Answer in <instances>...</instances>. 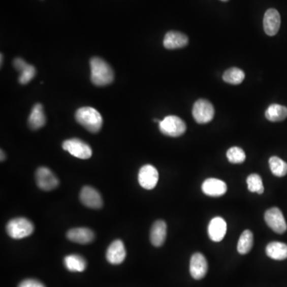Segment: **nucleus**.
Returning <instances> with one entry per match:
<instances>
[{
    "label": "nucleus",
    "instance_id": "obj_1",
    "mask_svg": "<svg viewBox=\"0 0 287 287\" xmlns=\"http://www.w3.org/2000/svg\"><path fill=\"white\" fill-rule=\"evenodd\" d=\"M91 81L98 86L110 85L114 79L113 69L101 57H92L90 60Z\"/></svg>",
    "mask_w": 287,
    "mask_h": 287
},
{
    "label": "nucleus",
    "instance_id": "obj_2",
    "mask_svg": "<svg viewBox=\"0 0 287 287\" xmlns=\"http://www.w3.org/2000/svg\"><path fill=\"white\" fill-rule=\"evenodd\" d=\"M75 119L85 130L92 134L100 131L103 124L102 115L94 108L82 107L77 110Z\"/></svg>",
    "mask_w": 287,
    "mask_h": 287
},
{
    "label": "nucleus",
    "instance_id": "obj_3",
    "mask_svg": "<svg viewBox=\"0 0 287 287\" xmlns=\"http://www.w3.org/2000/svg\"><path fill=\"white\" fill-rule=\"evenodd\" d=\"M35 231V227L31 221L19 217L11 219L7 225V232L12 239H20L30 236Z\"/></svg>",
    "mask_w": 287,
    "mask_h": 287
},
{
    "label": "nucleus",
    "instance_id": "obj_4",
    "mask_svg": "<svg viewBox=\"0 0 287 287\" xmlns=\"http://www.w3.org/2000/svg\"><path fill=\"white\" fill-rule=\"evenodd\" d=\"M159 126L160 130L164 135L172 137H180L185 133L187 129L184 121L173 115L167 116L164 120H161Z\"/></svg>",
    "mask_w": 287,
    "mask_h": 287
},
{
    "label": "nucleus",
    "instance_id": "obj_5",
    "mask_svg": "<svg viewBox=\"0 0 287 287\" xmlns=\"http://www.w3.org/2000/svg\"><path fill=\"white\" fill-rule=\"evenodd\" d=\"M193 115L195 120L199 124H207L212 120L215 116L213 105L209 101L200 99L195 102Z\"/></svg>",
    "mask_w": 287,
    "mask_h": 287
},
{
    "label": "nucleus",
    "instance_id": "obj_6",
    "mask_svg": "<svg viewBox=\"0 0 287 287\" xmlns=\"http://www.w3.org/2000/svg\"><path fill=\"white\" fill-rule=\"evenodd\" d=\"M62 148L72 156L78 159H89L92 156L93 152L88 144L78 138L67 140L62 143Z\"/></svg>",
    "mask_w": 287,
    "mask_h": 287
},
{
    "label": "nucleus",
    "instance_id": "obj_7",
    "mask_svg": "<svg viewBox=\"0 0 287 287\" xmlns=\"http://www.w3.org/2000/svg\"><path fill=\"white\" fill-rule=\"evenodd\" d=\"M36 180L39 188L43 191H52L59 185L57 176L48 168H39L36 171Z\"/></svg>",
    "mask_w": 287,
    "mask_h": 287
},
{
    "label": "nucleus",
    "instance_id": "obj_8",
    "mask_svg": "<svg viewBox=\"0 0 287 287\" xmlns=\"http://www.w3.org/2000/svg\"><path fill=\"white\" fill-rule=\"evenodd\" d=\"M267 225L269 228L278 234H283L286 232L287 225L282 211L278 208H272L267 210L264 215Z\"/></svg>",
    "mask_w": 287,
    "mask_h": 287
},
{
    "label": "nucleus",
    "instance_id": "obj_9",
    "mask_svg": "<svg viewBox=\"0 0 287 287\" xmlns=\"http://www.w3.org/2000/svg\"><path fill=\"white\" fill-rule=\"evenodd\" d=\"M159 180L157 169L151 165H144L140 169L138 181L140 185L147 190H152L156 187Z\"/></svg>",
    "mask_w": 287,
    "mask_h": 287
},
{
    "label": "nucleus",
    "instance_id": "obj_10",
    "mask_svg": "<svg viewBox=\"0 0 287 287\" xmlns=\"http://www.w3.org/2000/svg\"><path fill=\"white\" fill-rule=\"evenodd\" d=\"M80 200L84 205L93 209H99L103 205L100 193L90 186H85L80 193Z\"/></svg>",
    "mask_w": 287,
    "mask_h": 287
},
{
    "label": "nucleus",
    "instance_id": "obj_11",
    "mask_svg": "<svg viewBox=\"0 0 287 287\" xmlns=\"http://www.w3.org/2000/svg\"><path fill=\"white\" fill-rule=\"evenodd\" d=\"M208 262L201 253H195L190 261V273L194 279H202L208 272Z\"/></svg>",
    "mask_w": 287,
    "mask_h": 287
},
{
    "label": "nucleus",
    "instance_id": "obj_12",
    "mask_svg": "<svg viewBox=\"0 0 287 287\" xmlns=\"http://www.w3.org/2000/svg\"><path fill=\"white\" fill-rule=\"evenodd\" d=\"M202 191L208 197H222L228 191L226 183L216 178H209L204 180L202 184Z\"/></svg>",
    "mask_w": 287,
    "mask_h": 287
},
{
    "label": "nucleus",
    "instance_id": "obj_13",
    "mask_svg": "<svg viewBox=\"0 0 287 287\" xmlns=\"http://www.w3.org/2000/svg\"><path fill=\"white\" fill-rule=\"evenodd\" d=\"M281 25V17L275 9H269L266 11L263 19V28L267 36H274L278 33Z\"/></svg>",
    "mask_w": 287,
    "mask_h": 287
},
{
    "label": "nucleus",
    "instance_id": "obj_14",
    "mask_svg": "<svg viewBox=\"0 0 287 287\" xmlns=\"http://www.w3.org/2000/svg\"><path fill=\"white\" fill-rule=\"evenodd\" d=\"M126 250L122 241H113L108 247L106 251V260L113 265H118L125 260Z\"/></svg>",
    "mask_w": 287,
    "mask_h": 287
},
{
    "label": "nucleus",
    "instance_id": "obj_15",
    "mask_svg": "<svg viewBox=\"0 0 287 287\" xmlns=\"http://www.w3.org/2000/svg\"><path fill=\"white\" fill-rule=\"evenodd\" d=\"M14 67L20 73L19 82L22 85H26L35 78L36 74V69L30 64L26 63L20 57H16L13 61Z\"/></svg>",
    "mask_w": 287,
    "mask_h": 287
},
{
    "label": "nucleus",
    "instance_id": "obj_16",
    "mask_svg": "<svg viewBox=\"0 0 287 287\" xmlns=\"http://www.w3.org/2000/svg\"><path fill=\"white\" fill-rule=\"evenodd\" d=\"M208 235L213 242H220L227 233V222L222 217H215L208 225Z\"/></svg>",
    "mask_w": 287,
    "mask_h": 287
},
{
    "label": "nucleus",
    "instance_id": "obj_17",
    "mask_svg": "<svg viewBox=\"0 0 287 287\" xmlns=\"http://www.w3.org/2000/svg\"><path fill=\"white\" fill-rule=\"evenodd\" d=\"M69 240L80 244H88L94 239V233L92 230L85 228H73L67 234Z\"/></svg>",
    "mask_w": 287,
    "mask_h": 287
},
{
    "label": "nucleus",
    "instance_id": "obj_18",
    "mask_svg": "<svg viewBox=\"0 0 287 287\" xmlns=\"http://www.w3.org/2000/svg\"><path fill=\"white\" fill-rule=\"evenodd\" d=\"M188 43V38L179 31H169L164 39V47L168 50L183 48Z\"/></svg>",
    "mask_w": 287,
    "mask_h": 287
},
{
    "label": "nucleus",
    "instance_id": "obj_19",
    "mask_svg": "<svg viewBox=\"0 0 287 287\" xmlns=\"http://www.w3.org/2000/svg\"><path fill=\"white\" fill-rule=\"evenodd\" d=\"M167 236V225L163 220L154 222L151 228L150 241L155 246H161L165 243Z\"/></svg>",
    "mask_w": 287,
    "mask_h": 287
},
{
    "label": "nucleus",
    "instance_id": "obj_20",
    "mask_svg": "<svg viewBox=\"0 0 287 287\" xmlns=\"http://www.w3.org/2000/svg\"><path fill=\"white\" fill-rule=\"evenodd\" d=\"M46 122L47 118L43 110V106L38 103L32 108L30 117L28 118V124L32 130H37L43 128Z\"/></svg>",
    "mask_w": 287,
    "mask_h": 287
},
{
    "label": "nucleus",
    "instance_id": "obj_21",
    "mask_svg": "<svg viewBox=\"0 0 287 287\" xmlns=\"http://www.w3.org/2000/svg\"><path fill=\"white\" fill-rule=\"evenodd\" d=\"M267 256L274 260L287 259V245L281 242H271L266 248Z\"/></svg>",
    "mask_w": 287,
    "mask_h": 287
},
{
    "label": "nucleus",
    "instance_id": "obj_22",
    "mask_svg": "<svg viewBox=\"0 0 287 287\" xmlns=\"http://www.w3.org/2000/svg\"><path fill=\"white\" fill-rule=\"evenodd\" d=\"M64 264L67 270L72 272H82L87 266L85 259L78 254L67 256L64 259Z\"/></svg>",
    "mask_w": 287,
    "mask_h": 287
},
{
    "label": "nucleus",
    "instance_id": "obj_23",
    "mask_svg": "<svg viewBox=\"0 0 287 287\" xmlns=\"http://www.w3.org/2000/svg\"><path fill=\"white\" fill-rule=\"evenodd\" d=\"M265 117L272 122L282 121L287 117V107L278 104L271 105L266 110Z\"/></svg>",
    "mask_w": 287,
    "mask_h": 287
},
{
    "label": "nucleus",
    "instance_id": "obj_24",
    "mask_svg": "<svg viewBox=\"0 0 287 287\" xmlns=\"http://www.w3.org/2000/svg\"><path fill=\"white\" fill-rule=\"evenodd\" d=\"M254 244V236L250 230H245L239 237L237 250L239 254H246L250 251Z\"/></svg>",
    "mask_w": 287,
    "mask_h": 287
},
{
    "label": "nucleus",
    "instance_id": "obj_25",
    "mask_svg": "<svg viewBox=\"0 0 287 287\" xmlns=\"http://www.w3.org/2000/svg\"><path fill=\"white\" fill-rule=\"evenodd\" d=\"M245 78V74L242 70L239 68H230L225 71L222 75V79L227 83L232 85H239L242 83Z\"/></svg>",
    "mask_w": 287,
    "mask_h": 287
},
{
    "label": "nucleus",
    "instance_id": "obj_26",
    "mask_svg": "<svg viewBox=\"0 0 287 287\" xmlns=\"http://www.w3.org/2000/svg\"><path fill=\"white\" fill-rule=\"evenodd\" d=\"M270 169L274 176L282 177L287 174V164L278 156H272L269 160Z\"/></svg>",
    "mask_w": 287,
    "mask_h": 287
},
{
    "label": "nucleus",
    "instance_id": "obj_27",
    "mask_svg": "<svg viewBox=\"0 0 287 287\" xmlns=\"http://www.w3.org/2000/svg\"><path fill=\"white\" fill-rule=\"evenodd\" d=\"M247 187L250 193H257L258 194H263L264 192L263 180L261 176L258 174H251L246 179Z\"/></svg>",
    "mask_w": 287,
    "mask_h": 287
},
{
    "label": "nucleus",
    "instance_id": "obj_28",
    "mask_svg": "<svg viewBox=\"0 0 287 287\" xmlns=\"http://www.w3.org/2000/svg\"><path fill=\"white\" fill-rule=\"evenodd\" d=\"M227 157L231 163L242 164L246 160V154L239 147H232L227 152Z\"/></svg>",
    "mask_w": 287,
    "mask_h": 287
},
{
    "label": "nucleus",
    "instance_id": "obj_29",
    "mask_svg": "<svg viewBox=\"0 0 287 287\" xmlns=\"http://www.w3.org/2000/svg\"><path fill=\"white\" fill-rule=\"evenodd\" d=\"M18 287H45V285L36 279H26L22 281Z\"/></svg>",
    "mask_w": 287,
    "mask_h": 287
},
{
    "label": "nucleus",
    "instance_id": "obj_30",
    "mask_svg": "<svg viewBox=\"0 0 287 287\" xmlns=\"http://www.w3.org/2000/svg\"><path fill=\"white\" fill-rule=\"evenodd\" d=\"M5 153H4V151L1 150V162H4V160H5Z\"/></svg>",
    "mask_w": 287,
    "mask_h": 287
},
{
    "label": "nucleus",
    "instance_id": "obj_31",
    "mask_svg": "<svg viewBox=\"0 0 287 287\" xmlns=\"http://www.w3.org/2000/svg\"><path fill=\"white\" fill-rule=\"evenodd\" d=\"M3 57H4V56L1 54V65H3Z\"/></svg>",
    "mask_w": 287,
    "mask_h": 287
},
{
    "label": "nucleus",
    "instance_id": "obj_32",
    "mask_svg": "<svg viewBox=\"0 0 287 287\" xmlns=\"http://www.w3.org/2000/svg\"><path fill=\"white\" fill-rule=\"evenodd\" d=\"M221 1H224V2H227V1H229V0H221Z\"/></svg>",
    "mask_w": 287,
    "mask_h": 287
}]
</instances>
